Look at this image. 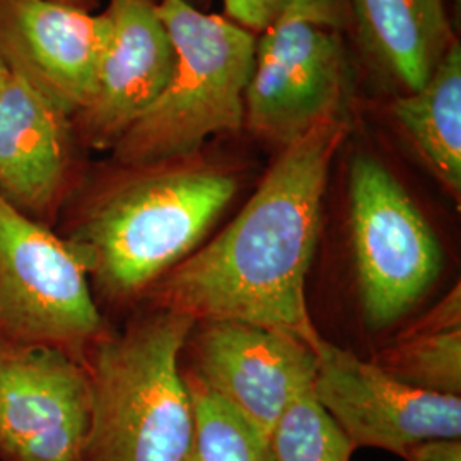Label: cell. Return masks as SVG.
I'll return each mask as SVG.
<instances>
[{
    "instance_id": "16",
    "label": "cell",
    "mask_w": 461,
    "mask_h": 461,
    "mask_svg": "<svg viewBox=\"0 0 461 461\" xmlns=\"http://www.w3.org/2000/svg\"><path fill=\"white\" fill-rule=\"evenodd\" d=\"M371 361L413 388L460 396L461 289L451 287L428 313L379 347Z\"/></svg>"
},
{
    "instance_id": "22",
    "label": "cell",
    "mask_w": 461,
    "mask_h": 461,
    "mask_svg": "<svg viewBox=\"0 0 461 461\" xmlns=\"http://www.w3.org/2000/svg\"><path fill=\"white\" fill-rule=\"evenodd\" d=\"M185 2H188V4H192L194 7H197V9H202V11H205L203 7L207 5V0H185Z\"/></svg>"
},
{
    "instance_id": "7",
    "label": "cell",
    "mask_w": 461,
    "mask_h": 461,
    "mask_svg": "<svg viewBox=\"0 0 461 461\" xmlns=\"http://www.w3.org/2000/svg\"><path fill=\"white\" fill-rule=\"evenodd\" d=\"M108 325L66 241L0 197V335L84 359Z\"/></svg>"
},
{
    "instance_id": "11",
    "label": "cell",
    "mask_w": 461,
    "mask_h": 461,
    "mask_svg": "<svg viewBox=\"0 0 461 461\" xmlns=\"http://www.w3.org/2000/svg\"><path fill=\"white\" fill-rule=\"evenodd\" d=\"M87 165L72 116L7 72L0 84V197L55 230Z\"/></svg>"
},
{
    "instance_id": "24",
    "label": "cell",
    "mask_w": 461,
    "mask_h": 461,
    "mask_svg": "<svg viewBox=\"0 0 461 461\" xmlns=\"http://www.w3.org/2000/svg\"><path fill=\"white\" fill-rule=\"evenodd\" d=\"M456 4V7H460L461 0H453Z\"/></svg>"
},
{
    "instance_id": "13",
    "label": "cell",
    "mask_w": 461,
    "mask_h": 461,
    "mask_svg": "<svg viewBox=\"0 0 461 461\" xmlns=\"http://www.w3.org/2000/svg\"><path fill=\"white\" fill-rule=\"evenodd\" d=\"M112 34L89 101L72 116L86 152L112 150L161 96L175 49L156 0H108Z\"/></svg>"
},
{
    "instance_id": "3",
    "label": "cell",
    "mask_w": 461,
    "mask_h": 461,
    "mask_svg": "<svg viewBox=\"0 0 461 461\" xmlns=\"http://www.w3.org/2000/svg\"><path fill=\"white\" fill-rule=\"evenodd\" d=\"M194 320L137 306L84 354L91 424L83 461H194L197 420L183 376Z\"/></svg>"
},
{
    "instance_id": "17",
    "label": "cell",
    "mask_w": 461,
    "mask_h": 461,
    "mask_svg": "<svg viewBox=\"0 0 461 461\" xmlns=\"http://www.w3.org/2000/svg\"><path fill=\"white\" fill-rule=\"evenodd\" d=\"M274 461H350L356 451L342 429L306 390L287 405L268 438Z\"/></svg>"
},
{
    "instance_id": "2",
    "label": "cell",
    "mask_w": 461,
    "mask_h": 461,
    "mask_svg": "<svg viewBox=\"0 0 461 461\" xmlns=\"http://www.w3.org/2000/svg\"><path fill=\"white\" fill-rule=\"evenodd\" d=\"M243 186L236 159L202 148L175 158L89 163L55 232L83 264L101 313H131L194 253Z\"/></svg>"
},
{
    "instance_id": "1",
    "label": "cell",
    "mask_w": 461,
    "mask_h": 461,
    "mask_svg": "<svg viewBox=\"0 0 461 461\" xmlns=\"http://www.w3.org/2000/svg\"><path fill=\"white\" fill-rule=\"evenodd\" d=\"M348 133V116H339L279 149L230 224L166 272L139 306L194 321L230 320L277 330L313 348L320 331L308 308L306 279L331 166Z\"/></svg>"
},
{
    "instance_id": "4",
    "label": "cell",
    "mask_w": 461,
    "mask_h": 461,
    "mask_svg": "<svg viewBox=\"0 0 461 461\" xmlns=\"http://www.w3.org/2000/svg\"><path fill=\"white\" fill-rule=\"evenodd\" d=\"M175 49L161 96L123 133L110 158L146 163L195 152L209 139L243 131L257 34L185 0H156Z\"/></svg>"
},
{
    "instance_id": "21",
    "label": "cell",
    "mask_w": 461,
    "mask_h": 461,
    "mask_svg": "<svg viewBox=\"0 0 461 461\" xmlns=\"http://www.w3.org/2000/svg\"><path fill=\"white\" fill-rule=\"evenodd\" d=\"M55 2H62V4H68L74 7H81L86 11H96L101 4V0H55Z\"/></svg>"
},
{
    "instance_id": "5",
    "label": "cell",
    "mask_w": 461,
    "mask_h": 461,
    "mask_svg": "<svg viewBox=\"0 0 461 461\" xmlns=\"http://www.w3.org/2000/svg\"><path fill=\"white\" fill-rule=\"evenodd\" d=\"M346 207L352 294L364 327L393 329L441 279L445 245L407 185L371 150L350 156Z\"/></svg>"
},
{
    "instance_id": "15",
    "label": "cell",
    "mask_w": 461,
    "mask_h": 461,
    "mask_svg": "<svg viewBox=\"0 0 461 461\" xmlns=\"http://www.w3.org/2000/svg\"><path fill=\"white\" fill-rule=\"evenodd\" d=\"M390 115L419 165L460 205V40L449 47L420 89L392 99Z\"/></svg>"
},
{
    "instance_id": "25",
    "label": "cell",
    "mask_w": 461,
    "mask_h": 461,
    "mask_svg": "<svg viewBox=\"0 0 461 461\" xmlns=\"http://www.w3.org/2000/svg\"><path fill=\"white\" fill-rule=\"evenodd\" d=\"M194 461H198V458H195V460H194Z\"/></svg>"
},
{
    "instance_id": "20",
    "label": "cell",
    "mask_w": 461,
    "mask_h": 461,
    "mask_svg": "<svg viewBox=\"0 0 461 461\" xmlns=\"http://www.w3.org/2000/svg\"><path fill=\"white\" fill-rule=\"evenodd\" d=\"M405 461H461V439L439 438L428 439L412 446L405 456Z\"/></svg>"
},
{
    "instance_id": "23",
    "label": "cell",
    "mask_w": 461,
    "mask_h": 461,
    "mask_svg": "<svg viewBox=\"0 0 461 461\" xmlns=\"http://www.w3.org/2000/svg\"><path fill=\"white\" fill-rule=\"evenodd\" d=\"M7 72H9V68L5 67V64H4V60H2V57H0V84H2V81H4V79H5Z\"/></svg>"
},
{
    "instance_id": "6",
    "label": "cell",
    "mask_w": 461,
    "mask_h": 461,
    "mask_svg": "<svg viewBox=\"0 0 461 461\" xmlns=\"http://www.w3.org/2000/svg\"><path fill=\"white\" fill-rule=\"evenodd\" d=\"M347 0H293L257 36L243 129L277 150L314 125L348 116Z\"/></svg>"
},
{
    "instance_id": "18",
    "label": "cell",
    "mask_w": 461,
    "mask_h": 461,
    "mask_svg": "<svg viewBox=\"0 0 461 461\" xmlns=\"http://www.w3.org/2000/svg\"><path fill=\"white\" fill-rule=\"evenodd\" d=\"M197 420L198 461H274L268 439L183 371Z\"/></svg>"
},
{
    "instance_id": "12",
    "label": "cell",
    "mask_w": 461,
    "mask_h": 461,
    "mask_svg": "<svg viewBox=\"0 0 461 461\" xmlns=\"http://www.w3.org/2000/svg\"><path fill=\"white\" fill-rule=\"evenodd\" d=\"M112 34L108 11L55 0H0V57L51 104L74 116L89 101Z\"/></svg>"
},
{
    "instance_id": "9",
    "label": "cell",
    "mask_w": 461,
    "mask_h": 461,
    "mask_svg": "<svg viewBox=\"0 0 461 461\" xmlns=\"http://www.w3.org/2000/svg\"><path fill=\"white\" fill-rule=\"evenodd\" d=\"M91 403L84 359L0 335V461H83Z\"/></svg>"
},
{
    "instance_id": "14",
    "label": "cell",
    "mask_w": 461,
    "mask_h": 461,
    "mask_svg": "<svg viewBox=\"0 0 461 461\" xmlns=\"http://www.w3.org/2000/svg\"><path fill=\"white\" fill-rule=\"evenodd\" d=\"M366 60L398 95L420 89L458 40L446 0H347Z\"/></svg>"
},
{
    "instance_id": "19",
    "label": "cell",
    "mask_w": 461,
    "mask_h": 461,
    "mask_svg": "<svg viewBox=\"0 0 461 461\" xmlns=\"http://www.w3.org/2000/svg\"><path fill=\"white\" fill-rule=\"evenodd\" d=\"M293 0H222L224 16L249 33L265 32Z\"/></svg>"
},
{
    "instance_id": "10",
    "label": "cell",
    "mask_w": 461,
    "mask_h": 461,
    "mask_svg": "<svg viewBox=\"0 0 461 461\" xmlns=\"http://www.w3.org/2000/svg\"><path fill=\"white\" fill-rule=\"evenodd\" d=\"M183 371L268 439L280 415L314 379V352L293 335L243 321H195Z\"/></svg>"
},
{
    "instance_id": "8",
    "label": "cell",
    "mask_w": 461,
    "mask_h": 461,
    "mask_svg": "<svg viewBox=\"0 0 461 461\" xmlns=\"http://www.w3.org/2000/svg\"><path fill=\"white\" fill-rule=\"evenodd\" d=\"M313 352L314 398L356 449L378 447L403 458L422 441L460 439L461 396L413 388L321 335Z\"/></svg>"
}]
</instances>
